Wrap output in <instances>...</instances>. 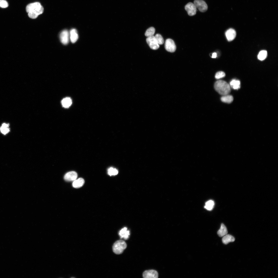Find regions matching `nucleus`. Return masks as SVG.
Masks as SVG:
<instances>
[{
  "mask_svg": "<svg viewBox=\"0 0 278 278\" xmlns=\"http://www.w3.org/2000/svg\"><path fill=\"white\" fill-rule=\"evenodd\" d=\"M44 10L43 7L39 2L29 4L26 7V11L28 13L33 12L38 16L43 13Z\"/></svg>",
  "mask_w": 278,
  "mask_h": 278,
  "instance_id": "f03ea898",
  "label": "nucleus"
},
{
  "mask_svg": "<svg viewBox=\"0 0 278 278\" xmlns=\"http://www.w3.org/2000/svg\"><path fill=\"white\" fill-rule=\"evenodd\" d=\"M228 233V231L226 226L223 223L221 224L220 228L217 232V234L220 237H223Z\"/></svg>",
  "mask_w": 278,
  "mask_h": 278,
  "instance_id": "2eb2a0df",
  "label": "nucleus"
},
{
  "mask_svg": "<svg viewBox=\"0 0 278 278\" xmlns=\"http://www.w3.org/2000/svg\"><path fill=\"white\" fill-rule=\"evenodd\" d=\"M61 103L63 107L65 108L69 107L72 104V101L69 97H66L62 101Z\"/></svg>",
  "mask_w": 278,
  "mask_h": 278,
  "instance_id": "6ab92c4d",
  "label": "nucleus"
},
{
  "mask_svg": "<svg viewBox=\"0 0 278 278\" xmlns=\"http://www.w3.org/2000/svg\"><path fill=\"white\" fill-rule=\"evenodd\" d=\"M9 126L8 124L5 123L3 124L0 128L1 132L4 135L8 133L10 131Z\"/></svg>",
  "mask_w": 278,
  "mask_h": 278,
  "instance_id": "aec40b11",
  "label": "nucleus"
},
{
  "mask_svg": "<svg viewBox=\"0 0 278 278\" xmlns=\"http://www.w3.org/2000/svg\"><path fill=\"white\" fill-rule=\"evenodd\" d=\"M165 48L168 51L173 53L176 49V46L174 41L171 39H168L166 40Z\"/></svg>",
  "mask_w": 278,
  "mask_h": 278,
  "instance_id": "20e7f679",
  "label": "nucleus"
},
{
  "mask_svg": "<svg viewBox=\"0 0 278 278\" xmlns=\"http://www.w3.org/2000/svg\"><path fill=\"white\" fill-rule=\"evenodd\" d=\"M217 56V54L215 53H214L212 54V58H215Z\"/></svg>",
  "mask_w": 278,
  "mask_h": 278,
  "instance_id": "cd10ccee",
  "label": "nucleus"
},
{
  "mask_svg": "<svg viewBox=\"0 0 278 278\" xmlns=\"http://www.w3.org/2000/svg\"><path fill=\"white\" fill-rule=\"evenodd\" d=\"M230 85L231 88L235 90H238L240 87V83L239 80L233 79L230 83Z\"/></svg>",
  "mask_w": 278,
  "mask_h": 278,
  "instance_id": "f3484780",
  "label": "nucleus"
},
{
  "mask_svg": "<svg viewBox=\"0 0 278 278\" xmlns=\"http://www.w3.org/2000/svg\"><path fill=\"white\" fill-rule=\"evenodd\" d=\"M8 4L6 0H0V7L6 8L8 6Z\"/></svg>",
  "mask_w": 278,
  "mask_h": 278,
  "instance_id": "bb28decb",
  "label": "nucleus"
},
{
  "mask_svg": "<svg viewBox=\"0 0 278 278\" xmlns=\"http://www.w3.org/2000/svg\"><path fill=\"white\" fill-rule=\"evenodd\" d=\"M155 39L159 45H162L164 42L163 39L161 35L159 34H157L155 36Z\"/></svg>",
  "mask_w": 278,
  "mask_h": 278,
  "instance_id": "b1692460",
  "label": "nucleus"
},
{
  "mask_svg": "<svg viewBox=\"0 0 278 278\" xmlns=\"http://www.w3.org/2000/svg\"><path fill=\"white\" fill-rule=\"evenodd\" d=\"M214 205V201L212 200H209L206 202L204 208L207 210L211 211L213 208Z\"/></svg>",
  "mask_w": 278,
  "mask_h": 278,
  "instance_id": "412c9836",
  "label": "nucleus"
},
{
  "mask_svg": "<svg viewBox=\"0 0 278 278\" xmlns=\"http://www.w3.org/2000/svg\"><path fill=\"white\" fill-rule=\"evenodd\" d=\"M69 37V32L66 30H63L60 34V38L61 42L64 45H66L68 43Z\"/></svg>",
  "mask_w": 278,
  "mask_h": 278,
  "instance_id": "6e6552de",
  "label": "nucleus"
},
{
  "mask_svg": "<svg viewBox=\"0 0 278 278\" xmlns=\"http://www.w3.org/2000/svg\"><path fill=\"white\" fill-rule=\"evenodd\" d=\"M84 183V179L82 178H79L74 181L72 184V185L74 188H79L82 186Z\"/></svg>",
  "mask_w": 278,
  "mask_h": 278,
  "instance_id": "dca6fc26",
  "label": "nucleus"
},
{
  "mask_svg": "<svg viewBox=\"0 0 278 278\" xmlns=\"http://www.w3.org/2000/svg\"><path fill=\"white\" fill-rule=\"evenodd\" d=\"M155 28L151 27L148 29L146 31L145 35L146 36L148 37L153 36L155 32Z\"/></svg>",
  "mask_w": 278,
  "mask_h": 278,
  "instance_id": "4be33fe9",
  "label": "nucleus"
},
{
  "mask_svg": "<svg viewBox=\"0 0 278 278\" xmlns=\"http://www.w3.org/2000/svg\"><path fill=\"white\" fill-rule=\"evenodd\" d=\"M143 276L144 278H158V274L156 270H149L145 271L143 272Z\"/></svg>",
  "mask_w": 278,
  "mask_h": 278,
  "instance_id": "1a4fd4ad",
  "label": "nucleus"
},
{
  "mask_svg": "<svg viewBox=\"0 0 278 278\" xmlns=\"http://www.w3.org/2000/svg\"><path fill=\"white\" fill-rule=\"evenodd\" d=\"M185 9L189 16L194 15L196 13L197 8L195 4L189 2L185 6Z\"/></svg>",
  "mask_w": 278,
  "mask_h": 278,
  "instance_id": "0eeeda50",
  "label": "nucleus"
},
{
  "mask_svg": "<svg viewBox=\"0 0 278 278\" xmlns=\"http://www.w3.org/2000/svg\"><path fill=\"white\" fill-rule=\"evenodd\" d=\"M77 177V173L74 171H71L67 173L64 176V180L67 181H74Z\"/></svg>",
  "mask_w": 278,
  "mask_h": 278,
  "instance_id": "9d476101",
  "label": "nucleus"
},
{
  "mask_svg": "<svg viewBox=\"0 0 278 278\" xmlns=\"http://www.w3.org/2000/svg\"><path fill=\"white\" fill-rule=\"evenodd\" d=\"M225 75V74L223 72L220 71L216 73L215 77L216 79H218L224 77Z\"/></svg>",
  "mask_w": 278,
  "mask_h": 278,
  "instance_id": "a878e982",
  "label": "nucleus"
},
{
  "mask_svg": "<svg viewBox=\"0 0 278 278\" xmlns=\"http://www.w3.org/2000/svg\"><path fill=\"white\" fill-rule=\"evenodd\" d=\"M214 88L220 94L223 95L228 94L231 91L229 84L222 80L216 81L214 84Z\"/></svg>",
  "mask_w": 278,
  "mask_h": 278,
  "instance_id": "f257e3e1",
  "label": "nucleus"
},
{
  "mask_svg": "<svg viewBox=\"0 0 278 278\" xmlns=\"http://www.w3.org/2000/svg\"><path fill=\"white\" fill-rule=\"evenodd\" d=\"M127 246V244L124 241L121 240H118L113 245L112 248L113 251L116 254H121L126 248Z\"/></svg>",
  "mask_w": 278,
  "mask_h": 278,
  "instance_id": "7ed1b4c3",
  "label": "nucleus"
},
{
  "mask_svg": "<svg viewBox=\"0 0 278 278\" xmlns=\"http://www.w3.org/2000/svg\"><path fill=\"white\" fill-rule=\"evenodd\" d=\"M146 40L147 43L151 49L153 50H156L159 48V45L158 43L155 36H153L147 37Z\"/></svg>",
  "mask_w": 278,
  "mask_h": 278,
  "instance_id": "423d86ee",
  "label": "nucleus"
},
{
  "mask_svg": "<svg viewBox=\"0 0 278 278\" xmlns=\"http://www.w3.org/2000/svg\"><path fill=\"white\" fill-rule=\"evenodd\" d=\"M70 38L71 42L75 43L78 38V35L77 30L75 29H71L70 32Z\"/></svg>",
  "mask_w": 278,
  "mask_h": 278,
  "instance_id": "ddd939ff",
  "label": "nucleus"
},
{
  "mask_svg": "<svg viewBox=\"0 0 278 278\" xmlns=\"http://www.w3.org/2000/svg\"><path fill=\"white\" fill-rule=\"evenodd\" d=\"M233 99V97L229 94L223 95L221 98V100L222 102L228 103H231Z\"/></svg>",
  "mask_w": 278,
  "mask_h": 278,
  "instance_id": "a211bd4d",
  "label": "nucleus"
},
{
  "mask_svg": "<svg viewBox=\"0 0 278 278\" xmlns=\"http://www.w3.org/2000/svg\"><path fill=\"white\" fill-rule=\"evenodd\" d=\"M118 173V171L117 169L112 167H110L108 170V173L110 176L117 175Z\"/></svg>",
  "mask_w": 278,
  "mask_h": 278,
  "instance_id": "393cba45",
  "label": "nucleus"
},
{
  "mask_svg": "<svg viewBox=\"0 0 278 278\" xmlns=\"http://www.w3.org/2000/svg\"><path fill=\"white\" fill-rule=\"evenodd\" d=\"M267 55V51L265 50H261L259 53L258 55V59L260 60H263L265 59Z\"/></svg>",
  "mask_w": 278,
  "mask_h": 278,
  "instance_id": "5701e85b",
  "label": "nucleus"
},
{
  "mask_svg": "<svg viewBox=\"0 0 278 278\" xmlns=\"http://www.w3.org/2000/svg\"><path fill=\"white\" fill-rule=\"evenodd\" d=\"M235 238L232 236L227 234L223 236L222 238V242L225 244H227L230 242H233L235 240Z\"/></svg>",
  "mask_w": 278,
  "mask_h": 278,
  "instance_id": "4468645a",
  "label": "nucleus"
},
{
  "mask_svg": "<svg viewBox=\"0 0 278 278\" xmlns=\"http://www.w3.org/2000/svg\"><path fill=\"white\" fill-rule=\"evenodd\" d=\"M194 4L196 8L201 12H205L207 9V5L206 2L203 0H195Z\"/></svg>",
  "mask_w": 278,
  "mask_h": 278,
  "instance_id": "39448f33",
  "label": "nucleus"
},
{
  "mask_svg": "<svg viewBox=\"0 0 278 278\" xmlns=\"http://www.w3.org/2000/svg\"><path fill=\"white\" fill-rule=\"evenodd\" d=\"M119 234L120 238H124L125 240H127L129 237L130 231L127 230L126 227H125L119 231Z\"/></svg>",
  "mask_w": 278,
  "mask_h": 278,
  "instance_id": "f8f14e48",
  "label": "nucleus"
},
{
  "mask_svg": "<svg viewBox=\"0 0 278 278\" xmlns=\"http://www.w3.org/2000/svg\"><path fill=\"white\" fill-rule=\"evenodd\" d=\"M236 34L235 30L232 28L228 29L225 32L226 38L229 41L233 40L236 37Z\"/></svg>",
  "mask_w": 278,
  "mask_h": 278,
  "instance_id": "9b49d317",
  "label": "nucleus"
}]
</instances>
